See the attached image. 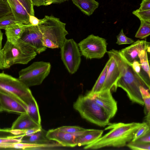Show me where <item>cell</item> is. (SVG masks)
<instances>
[{
	"mask_svg": "<svg viewBox=\"0 0 150 150\" xmlns=\"http://www.w3.org/2000/svg\"><path fill=\"white\" fill-rule=\"evenodd\" d=\"M134 141L144 143H150V131L138 138Z\"/></svg>",
	"mask_w": 150,
	"mask_h": 150,
	"instance_id": "cell-41",
	"label": "cell"
},
{
	"mask_svg": "<svg viewBox=\"0 0 150 150\" xmlns=\"http://www.w3.org/2000/svg\"><path fill=\"white\" fill-rule=\"evenodd\" d=\"M3 33L0 29V49H2V42L3 39Z\"/></svg>",
	"mask_w": 150,
	"mask_h": 150,
	"instance_id": "cell-45",
	"label": "cell"
},
{
	"mask_svg": "<svg viewBox=\"0 0 150 150\" xmlns=\"http://www.w3.org/2000/svg\"><path fill=\"white\" fill-rule=\"evenodd\" d=\"M145 123H111L105 129H110L108 132L91 144L85 146L83 149H97L106 147H124L132 140L135 133Z\"/></svg>",
	"mask_w": 150,
	"mask_h": 150,
	"instance_id": "cell-1",
	"label": "cell"
},
{
	"mask_svg": "<svg viewBox=\"0 0 150 150\" xmlns=\"http://www.w3.org/2000/svg\"><path fill=\"white\" fill-rule=\"evenodd\" d=\"M87 95L92 98L104 110L110 119L116 114L117 110V102L113 97L110 90Z\"/></svg>",
	"mask_w": 150,
	"mask_h": 150,
	"instance_id": "cell-13",
	"label": "cell"
},
{
	"mask_svg": "<svg viewBox=\"0 0 150 150\" xmlns=\"http://www.w3.org/2000/svg\"><path fill=\"white\" fill-rule=\"evenodd\" d=\"M149 46V42L138 40L129 46L122 49L120 51L125 59L132 64L135 60L139 62V53L142 50Z\"/></svg>",
	"mask_w": 150,
	"mask_h": 150,
	"instance_id": "cell-15",
	"label": "cell"
},
{
	"mask_svg": "<svg viewBox=\"0 0 150 150\" xmlns=\"http://www.w3.org/2000/svg\"><path fill=\"white\" fill-rule=\"evenodd\" d=\"M73 106L83 118L92 123L100 127L111 124L103 109L86 94L79 96Z\"/></svg>",
	"mask_w": 150,
	"mask_h": 150,
	"instance_id": "cell-3",
	"label": "cell"
},
{
	"mask_svg": "<svg viewBox=\"0 0 150 150\" xmlns=\"http://www.w3.org/2000/svg\"><path fill=\"white\" fill-rule=\"evenodd\" d=\"M30 147V143L22 142L16 143H0V149H13L28 150Z\"/></svg>",
	"mask_w": 150,
	"mask_h": 150,
	"instance_id": "cell-28",
	"label": "cell"
},
{
	"mask_svg": "<svg viewBox=\"0 0 150 150\" xmlns=\"http://www.w3.org/2000/svg\"><path fill=\"white\" fill-rule=\"evenodd\" d=\"M42 127H35L27 129L22 130L23 134L25 137H30L40 130Z\"/></svg>",
	"mask_w": 150,
	"mask_h": 150,
	"instance_id": "cell-37",
	"label": "cell"
},
{
	"mask_svg": "<svg viewBox=\"0 0 150 150\" xmlns=\"http://www.w3.org/2000/svg\"><path fill=\"white\" fill-rule=\"evenodd\" d=\"M107 43L104 38L93 34L81 41L78 46L81 54L87 59H100L106 53Z\"/></svg>",
	"mask_w": 150,
	"mask_h": 150,
	"instance_id": "cell-9",
	"label": "cell"
},
{
	"mask_svg": "<svg viewBox=\"0 0 150 150\" xmlns=\"http://www.w3.org/2000/svg\"><path fill=\"white\" fill-rule=\"evenodd\" d=\"M127 147L133 150H150V143H144L132 141L126 145Z\"/></svg>",
	"mask_w": 150,
	"mask_h": 150,
	"instance_id": "cell-29",
	"label": "cell"
},
{
	"mask_svg": "<svg viewBox=\"0 0 150 150\" xmlns=\"http://www.w3.org/2000/svg\"><path fill=\"white\" fill-rule=\"evenodd\" d=\"M22 142V139L12 138H0V143H19Z\"/></svg>",
	"mask_w": 150,
	"mask_h": 150,
	"instance_id": "cell-40",
	"label": "cell"
},
{
	"mask_svg": "<svg viewBox=\"0 0 150 150\" xmlns=\"http://www.w3.org/2000/svg\"><path fill=\"white\" fill-rule=\"evenodd\" d=\"M0 102L3 111L18 113H27L26 109L14 98L0 91Z\"/></svg>",
	"mask_w": 150,
	"mask_h": 150,
	"instance_id": "cell-16",
	"label": "cell"
},
{
	"mask_svg": "<svg viewBox=\"0 0 150 150\" xmlns=\"http://www.w3.org/2000/svg\"><path fill=\"white\" fill-rule=\"evenodd\" d=\"M138 9L140 10H150V0H142Z\"/></svg>",
	"mask_w": 150,
	"mask_h": 150,
	"instance_id": "cell-42",
	"label": "cell"
},
{
	"mask_svg": "<svg viewBox=\"0 0 150 150\" xmlns=\"http://www.w3.org/2000/svg\"><path fill=\"white\" fill-rule=\"evenodd\" d=\"M42 127L29 116L27 113L21 114L13 123L12 130H24L35 127Z\"/></svg>",
	"mask_w": 150,
	"mask_h": 150,
	"instance_id": "cell-17",
	"label": "cell"
},
{
	"mask_svg": "<svg viewBox=\"0 0 150 150\" xmlns=\"http://www.w3.org/2000/svg\"><path fill=\"white\" fill-rule=\"evenodd\" d=\"M28 25L18 23L7 28L5 29L7 40L14 43L19 40Z\"/></svg>",
	"mask_w": 150,
	"mask_h": 150,
	"instance_id": "cell-18",
	"label": "cell"
},
{
	"mask_svg": "<svg viewBox=\"0 0 150 150\" xmlns=\"http://www.w3.org/2000/svg\"><path fill=\"white\" fill-rule=\"evenodd\" d=\"M123 57L122 73L117 82V87L122 89L132 103L144 105L139 87L142 86L150 90V80L137 73L132 67L131 64Z\"/></svg>",
	"mask_w": 150,
	"mask_h": 150,
	"instance_id": "cell-2",
	"label": "cell"
},
{
	"mask_svg": "<svg viewBox=\"0 0 150 150\" xmlns=\"http://www.w3.org/2000/svg\"><path fill=\"white\" fill-rule=\"evenodd\" d=\"M73 3L83 13L89 16L98 7L99 3L95 0H72Z\"/></svg>",
	"mask_w": 150,
	"mask_h": 150,
	"instance_id": "cell-20",
	"label": "cell"
},
{
	"mask_svg": "<svg viewBox=\"0 0 150 150\" xmlns=\"http://www.w3.org/2000/svg\"><path fill=\"white\" fill-rule=\"evenodd\" d=\"M39 22L40 20L35 16H30L29 22L30 24L34 25H38Z\"/></svg>",
	"mask_w": 150,
	"mask_h": 150,
	"instance_id": "cell-43",
	"label": "cell"
},
{
	"mask_svg": "<svg viewBox=\"0 0 150 150\" xmlns=\"http://www.w3.org/2000/svg\"><path fill=\"white\" fill-rule=\"evenodd\" d=\"M131 65L132 67L137 73L141 76L145 77L141 72L142 67L139 62L135 60L131 64Z\"/></svg>",
	"mask_w": 150,
	"mask_h": 150,
	"instance_id": "cell-38",
	"label": "cell"
},
{
	"mask_svg": "<svg viewBox=\"0 0 150 150\" xmlns=\"http://www.w3.org/2000/svg\"><path fill=\"white\" fill-rule=\"evenodd\" d=\"M90 129L75 133L58 131L52 129L47 131L46 136L49 140L54 141L62 146L74 147L77 146V137L89 131Z\"/></svg>",
	"mask_w": 150,
	"mask_h": 150,
	"instance_id": "cell-14",
	"label": "cell"
},
{
	"mask_svg": "<svg viewBox=\"0 0 150 150\" xmlns=\"http://www.w3.org/2000/svg\"><path fill=\"white\" fill-rule=\"evenodd\" d=\"M66 25L59 18L52 16H45L44 18L40 19L38 26L43 38L50 40L60 48L68 34Z\"/></svg>",
	"mask_w": 150,
	"mask_h": 150,
	"instance_id": "cell-6",
	"label": "cell"
},
{
	"mask_svg": "<svg viewBox=\"0 0 150 150\" xmlns=\"http://www.w3.org/2000/svg\"><path fill=\"white\" fill-rule=\"evenodd\" d=\"M27 113L32 119L39 125H41V119L39 108L34 98L27 103Z\"/></svg>",
	"mask_w": 150,
	"mask_h": 150,
	"instance_id": "cell-22",
	"label": "cell"
},
{
	"mask_svg": "<svg viewBox=\"0 0 150 150\" xmlns=\"http://www.w3.org/2000/svg\"><path fill=\"white\" fill-rule=\"evenodd\" d=\"M0 91L11 96L27 109V104L34 98L29 87L18 79L0 73Z\"/></svg>",
	"mask_w": 150,
	"mask_h": 150,
	"instance_id": "cell-5",
	"label": "cell"
},
{
	"mask_svg": "<svg viewBox=\"0 0 150 150\" xmlns=\"http://www.w3.org/2000/svg\"><path fill=\"white\" fill-rule=\"evenodd\" d=\"M107 53L111 58V61L100 91L110 90L111 92H115L117 82L122 73L123 57L120 50L112 49Z\"/></svg>",
	"mask_w": 150,
	"mask_h": 150,
	"instance_id": "cell-8",
	"label": "cell"
},
{
	"mask_svg": "<svg viewBox=\"0 0 150 150\" xmlns=\"http://www.w3.org/2000/svg\"><path fill=\"white\" fill-rule=\"evenodd\" d=\"M11 12L6 0H0V18Z\"/></svg>",
	"mask_w": 150,
	"mask_h": 150,
	"instance_id": "cell-35",
	"label": "cell"
},
{
	"mask_svg": "<svg viewBox=\"0 0 150 150\" xmlns=\"http://www.w3.org/2000/svg\"><path fill=\"white\" fill-rule=\"evenodd\" d=\"M140 21V25L135 37L140 39H144L150 34V21Z\"/></svg>",
	"mask_w": 150,
	"mask_h": 150,
	"instance_id": "cell-25",
	"label": "cell"
},
{
	"mask_svg": "<svg viewBox=\"0 0 150 150\" xmlns=\"http://www.w3.org/2000/svg\"><path fill=\"white\" fill-rule=\"evenodd\" d=\"M86 129L77 126H63L54 129L58 131L69 133H75L84 131Z\"/></svg>",
	"mask_w": 150,
	"mask_h": 150,
	"instance_id": "cell-32",
	"label": "cell"
},
{
	"mask_svg": "<svg viewBox=\"0 0 150 150\" xmlns=\"http://www.w3.org/2000/svg\"><path fill=\"white\" fill-rule=\"evenodd\" d=\"M6 1L16 21L24 24H30V16H35L32 0Z\"/></svg>",
	"mask_w": 150,
	"mask_h": 150,
	"instance_id": "cell-11",
	"label": "cell"
},
{
	"mask_svg": "<svg viewBox=\"0 0 150 150\" xmlns=\"http://www.w3.org/2000/svg\"><path fill=\"white\" fill-rule=\"evenodd\" d=\"M139 89L144 103V113L146 115L150 113V90L142 86L139 87Z\"/></svg>",
	"mask_w": 150,
	"mask_h": 150,
	"instance_id": "cell-26",
	"label": "cell"
},
{
	"mask_svg": "<svg viewBox=\"0 0 150 150\" xmlns=\"http://www.w3.org/2000/svg\"><path fill=\"white\" fill-rule=\"evenodd\" d=\"M42 42L44 46L47 48L52 49L59 48L56 45L47 39L43 38Z\"/></svg>",
	"mask_w": 150,
	"mask_h": 150,
	"instance_id": "cell-39",
	"label": "cell"
},
{
	"mask_svg": "<svg viewBox=\"0 0 150 150\" xmlns=\"http://www.w3.org/2000/svg\"><path fill=\"white\" fill-rule=\"evenodd\" d=\"M5 69L4 67V58L2 49H0V69Z\"/></svg>",
	"mask_w": 150,
	"mask_h": 150,
	"instance_id": "cell-44",
	"label": "cell"
},
{
	"mask_svg": "<svg viewBox=\"0 0 150 150\" xmlns=\"http://www.w3.org/2000/svg\"><path fill=\"white\" fill-rule=\"evenodd\" d=\"M18 23H19L16 21L11 12L0 18V29L5 30L11 25Z\"/></svg>",
	"mask_w": 150,
	"mask_h": 150,
	"instance_id": "cell-27",
	"label": "cell"
},
{
	"mask_svg": "<svg viewBox=\"0 0 150 150\" xmlns=\"http://www.w3.org/2000/svg\"><path fill=\"white\" fill-rule=\"evenodd\" d=\"M116 43L118 45L132 44L134 42L132 39L127 37L124 33L122 29L119 34L117 36Z\"/></svg>",
	"mask_w": 150,
	"mask_h": 150,
	"instance_id": "cell-30",
	"label": "cell"
},
{
	"mask_svg": "<svg viewBox=\"0 0 150 150\" xmlns=\"http://www.w3.org/2000/svg\"><path fill=\"white\" fill-rule=\"evenodd\" d=\"M65 1H67V0H65Z\"/></svg>",
	"mask_w": 150,
	"mask_h": 150,
	"instance_id": "cell-47",
	"label": "cell"
},
{
	"mask_svg": "<svg viewBox=\"0 0 150 150\" xmlns=\"http://www.w3.org/2000/svg\"><path fill=\"white\" fill-rule=\"evenodd\" d=\"M42 39V35L38 25L29 24L19 40L32 48L37 53L40 54L47 48L43 44Z\"/></svg>",
	"mask_w": 150,
	"mask_h": 150,
	"instance_id": "cell-12",
	"label": "cell"
},
{
	"mask_svg": "<svg viewBox=\"0 0 150 150\" xmlns=\"http://www.w3.org/2000/svg\"><path fill=\"white\" fill-rule=\"evenodd\" d=\"M3 111H4L2 108V107L1 106V103L0 102V112H1Z\"/></svg>",
	"mask_w": 150,
	"mask_h": 150,
	"instance_id": "cell-46",
	"label": "cell"
},
{
	"mask_svg": "<svg viewBox=\"0 0 150 150\" xmlns=\"http://www.w3.org/2000/svg\"><path fill=\"white\" fill-rule=\"evenodd\" d=\"M132 13L140 21H150V10H140L137 9L133 11Z\"/></svg>",
	"mask_w": 150,
	"mask_h": 150,
	"instance_id": "cell-31",
	"label": "cell"
},
{
	"mask_svg": "<svg viewBox=\"0 0 150 150\" xmlns=\"http://www.w3.org/2000/svg\"><path fill=\"white\" fill-rule=\"evenodd\" d=\"M103 131L101 130L90 129L87 132L78 137L77 138V146H81L89 144L101 137Z\"/></svg>",
	"mask_w": 150,
	"mask_h": 150,
	"instance_id": "cell-19",
	"label": "cell"
},
{
	"mask_svg": "<svg viewBox=\"0 0 150 150\" xmlns=\"http://www.w3.org/2000/svg\"><path fill=\"white\" fill-rule=\"evenodd\" d=\"M11 129H0V138H12L16 136L12 134L11 132Z\"/></svg>",
	"mask_w": 150,
	"mask_h": 150,
	"instance_id": "cell-36",
	"label": "cell"
},
{
	"mask_svg": "<svg viewBox=\"0 0 150 150\" xmlns=\"http://www.w3.org/2000/svg\"><path fill=\"white\" fill-rule=\"evenodd\" d=\"M109 57V59L100 75L91 90L88 93L92 94L98 93L100 91L105 80L108 69L110 65L111 58Z\"/></svg>",
	"mask_w": 150,
	"mask_h": 150,
	"instance_id": "cell-23",
	"label": "cell"
},
{
	"mask_svg": "<svg viewBox=\"0 0 150 150\" xmlns=\"http://www.w3.org/2000/svg\"><path fill=\"white\" fill-rule=\"evenodd\" d=\"M51 67L49 62H34L19 71L18 79L28 87L40 85L49 74Z\"/></svg>",
	"mask_w": 150,
	"mask_h": 150,
	"instance_id": "cell-7",
	"label": "cell"
},
{
	"mask_svg": "<svg viewBox=\"0 0 150 150\" xmlns=\"http://www.w3.org/2000/svg\"><path fill=\"white\" fill-rule=\"evenodd\" d=\"M2 49L5 69L16 64H27L37 55L35 51L19 40L14 43L7 40Z\"/></svg>",
	"mask_w": 150,
	"mask_h": 150,
	"instance_id": "cell-4",
	"label": "cell"
},
{
	"mask_svg": "<svg viewBox=\"0 0 150 150\" xmlns=\"http://www.w3.org/2000/svg\"><path fill=\"white\" fill-rule=\"evenodd\" d=\"M147 51L149 52H150V46L141 50L139 54V57L142 68L150 78V68L147 54Z\"/></svg>",
	"mask_w": 150,
	"mask_h": 150,
	"instance_id": "cell-24",
	"label": "cell"
},
{
	"mask_svg": "<svg viewBox=\"0 0 150 150\" xmlns=\"http://www.w3.org/2000/svg\"><path fill=\"white\" fill-rule=\"evenodd\" d=\"M150 125L146 122L145 124L140 128L135 133L131 141H134L138 138L144 135L149 131H150Z\"/></svg>",
	"mask_w": 150,
	"mask_h": 150,
	"instance_id": "cell-34",
	"label": "cell"
},
{
	"mask_svg": "<svg viewBox=\"0 0 150 150\" xmlns=\"http://www.w3.org/2000/svg\"><path fill=\"white\" fill-rule=\"evenodd\" d=\"M47 131L42 128L40 130L30 137H26L27 139L22 140V142L37 144H45L52 142L46 137Z\"/></svg>",
	"mask_w": 150,
	"mask_h": 150,
	"instance_id": "cell-21",
	"label": "cell"
},
{
	"mask_svg": "<svg viewBox=\"0 0 150 150\" xmlns=\"http://www.w3.org/2000/svg\"><path fill=\"white\" fill-rule=\"evenodd\" d=\"M60 48L61 59L65 67L70 73H75L81 61L78 45L72 39H66Z\"/></svg>",
	"mask_w": 150,
	"mask_h": 150,
	"instance_id": "cell-10",
	"label": "cell"
},
{
	"mask_svg": "<svg viewBox=\"0 0 150 150\" xmlns=\"http://www.w3.org/2000/svg\"><path fill=\"white\" fill-rule=\"evenodd\" d=\"M65 1V0H32L33 6L37 7L47 6L52 4L61 3Z\"/></svg>",
	"mask_w": 150,
	"mask_h": 150,
	"instance_id": "cell-33",
	"label": "cell"
}]
</instances>
